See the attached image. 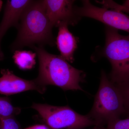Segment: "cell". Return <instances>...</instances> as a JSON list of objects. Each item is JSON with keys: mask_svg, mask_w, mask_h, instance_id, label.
Here are the masks:
<instances>
[{"mask_svg": "<svg viewBox=\"0 0 129 129\" xmlns=\"http://www.w3.org/2000/svg\"><path fill=\"white\" fill-rule=\"evenodd\" d=\"M39 68L37 81L42 85L58 86L64 90L84 91L80 85L84 72L74 68L60 55L48 53L43 47L34 46Z\"/></svg>", "mask_w": 129, "mask_h": 129, "instance_id": "7a4b0ae2", "label": "cell"}, {"mask_svg": "<svg viewBox=\"0 0 129 129\" xmlns=\"http://www.w3.org/2000/svg\"><path fill=\"white\" fill-rule=\"evenodd\" d=\"M0 94L6 96L18 94L29 90H36L44 94L46 86L42 85L37 79L27 80L15 75L8 69H2L1 71Z\"/></svg>", "mask_w": 129, "mask_h": 129, "instance_id": "ba28073f", "label": "cell"}, {"mask_svg": "<svg viewBox=\"0 0 129 129\" xmlns=\"http://www.w3.org/2000/svg\"><path fill=\"white\" fill-rule=\"evenodd\" d=\"M21 111L20 108L13 106L8 97L0 96V119L15 117Z\"/></svg>", "mask_w": 129, "mask_h": 129, "instance_id": "7c38bea8", "label": "cell"}, {"mask_svg": "<svg viewBox=\"0 0 129 129\" xmlns=\"http://www.w3.org/2000/svg\"><path fill=\"white\" fill-rule=\"evenodd\" d=\"M83 6L75 7L79 17H86L102 22L107 26L129 33V17L120 11L99 8L92 5L89 1H84Z\"/></svg>", "mask_w": 129, "mask_h": 129, "instance_id": "8992f818", "label": "cell"}, {"mask_svg": "<svg viewBox=\"0 0 129 129\" xmlns=\"http://www.w3.org/2000/svg\"><path fill=\"white\" fill-rule=\"evenodd\" d=\"M3 5V2L2 1H0V11L1 10Z\"/></svg>", "mask_w": 129, "mask_h": 129, "instance_id": "ac0fdd59", "label": "cell"}, {"mask_svg": "<svg viewBox=\"0 0 129 129\" xmlns=\"http://www.w3.org/2000/svg\"><path fill=\"white\" fill-rule=\"evenodd\" d=\"M52 25L43 1H32L24 11L18 25L16 39L11 45L12 51L25 47L53 46L55 42Z\"/></svg>", "mask_w": 129, "mask_h": 129, "instance_id": "6da1fadb", "label": "cell"}, {"mask_svg": "<svg viewBox=\"0 0 129 129\" xmlns=\"http://www.w3.org/2000/svg\"><path fill=\"white\" fill-rule=\"evenodd\" d=\"M107 124L106 129H129V117L125 119H115Z\"/></svg>", "mask_w": 129, "mask_h": 129, "instance_id": "2e32d148", "label": "cell"}, {"mask_svg": "<svg viewBox=\"0 0 129 129\" xmlns=\"http://www.w3.org/2000/svg\"><path fill=\"white\" fill-rule=\"evenodd\" d=\"M31 108L37 112L42 121L51 129H82L97 125L88 114L81 115L68 106L58 107L34 103Z\"/></svg>", "mask_w": 129, "mask_h": 129, "instance_id": "5b68a950", "label": "cell"}, {"mask_svg": "<svg viewBox=\"0 0 129 129\" xmlns=\"http://www.w3.org/2000/svg\"><path fill=\"white\" fill-rule=\"evenodd\" d=\"M36 53L31 51L18 50L14 52L13 58L14 63L20 69L26 70L32 69L36 63Z\"/></svg>", "mask_w": 129, "mask_h": 129, "instance_id": "8fae6325", "label": "cell"}, {"mask_svg": "<svg viewBox=\"0 0 129 129\" xmlns=\"http://www.w3.org/2000/svg\"><path fill=\"white\" fill-rule=\"evenodd\" d=\"M98 2L101 4L103 6V7L129 13V0L125 1L122 5H119L112 1H103Z\"/></svg>", "mask_w": 129, "mask_h": 129, "instance_id": "4fadbf2b", "label": "cell"}, {"mask_svg": "<svg viewBox=\"0 0 129 129\" xmlns=\"http://www.w3.org/2000/svg\"><path fill=\"white\" fill-rule=\"evenodd\" d=\"M23 129H51L46 125L37 124Z\"/></svg>", "mask_w": 129, "mask_h": 129, "instance_id": "e0dca14e", "label": "cell"}, {"mask_svg": "<svg viewBox=\"0 0 129 129\" xmlns=\"http://www.w3.org/2000/svg\"><path fill=\"white\" fill-rule=\"evenodd\" d=\"M99 129L96 128V129Z\"/></svg>", "mask_w": 129, "mask_h": 129, "instance_id": "d6986e66", "label": "cell"}, {"mask_svg": "<svg viewBox=\"0 0 129 129\" xmlns=\"http://www.w3.org/2000/svg\"><path fill=\"white\" fill-rule=\"evenodd\" d=\"M58 27L56 43L60 56L67 61L73 62L74 53L77 48L78 38L70 32L67 24H61Z\"/></svg>", "mask_w": 129, "mask_h": 129, "instance_id": "30bf717a", "label": "cell"}, {"mask_svg": "<svg viewBox=\"0 0 129 129\" xmlns=\"http://www.w3.org/2000/svg\"><path fill=\"white\" fill-rule=\"evenodd\" d=\"M0 129H21L19 122L15 117L0 119Z\"/></svg>", "mask_w": 129, "mask_h": 129, "instance_id": "9a60e30c", "label": "cell"}, {"mask_svg": "<svg viewBox=\"0 0 129 129\" xmlns=\"http://www.w3.org/2000/svg\"><path fill=\"white\" fill-rule=\"evenodd\" d=\"M104 56L111 63L110 80L117 84L129 80V35L123 36L118 30L106 26Z\"/></svg>", "mask_w": 129, "mask_h": 129, "instance_id": "277c9868", "label": "cell"}, {"mask_svg": "<svg viewBox=\"0 0 129 129\" xmlns=\"http://www.w3.org/2000/svg\"><path fill=\"white\" fill-rule=\"evenodd\" d=\"M124 113L123 101L120 91L102 70L99 89L88 115L99 126L120 118Z\"/></svg>", "mask_w": 129, "mask_h": 129, "instance_id": "3957f363", "label": "cell"}, {"mask_svg": "<svg viewBox=\"0 0 129 129\" xmlns=\"http://www.w3.org/2000/svg\"><path fill=\"white\" fill-rule=\"evenodd\" d=\"M115 85L122 94L125 113L129 117V80Z\"/></svg>", "mask_w": 129, "mask_h": 129, "instance_id": "5bb4252c", "label": "cell"}, {"mask_svg": "<svg viewBox=\"0 0 129 129\" xmlns=\"http://www.w3.org/2000/svg\"><path fill=\"white\" fill-rule=\"evenodd\" d=\"M32 2L29 0H8L7 1L0 23V61L4 58L1 46L3 38L10 28L17 27L24 11Z\"/></svg>", "mask_w": 129, "mask_h": 129, "instance_id": "9c48e42d", "label": "cell"}, {"mask_svg": "<svg viewBox=\"0 0 129 129\" xmlns=\"http://www.w3.org/2000/svg\"><path fill=\"white\" fill-rule=\"evenodd\" d=\"M47 14L53 27L60 24L74 25L80 17L77 15L74 7V1L43 0Z\"/></svg>", "mask_w": 129, "mask_h": 129, "instance_id": "52a82bcc", "label": "cell"}]
</instances>
